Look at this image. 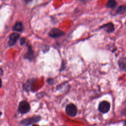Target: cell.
Masks as SVG:
<instances>
[{
	"instance_id": "6da1fadb",
	"label": "cell",
	"mask_w": 126,
	"mask_h": 126,
	"mask_svg": "<svg viewBox=\"0 0 126 126\" xmlns=\"http://www.w3.org/2000/svg\"><path fill=\"white\" fill-rule=\"evenodd\" d=\"M65 112L68 116L70 117H74L77 114V107L73 104H69L65 107Z\"/></svg>"
},
{
	"instance_id": "7a4b0ae2",
	"label": "cell",
	"mask_w": 126,
	"mask_h": 126,
	"mask_svg": "<svg viewBox=\"0 0 126 126\" xmlns=\"http://www.w3.org/2000/svg\"><path fill=\"white\" fill-rule=\"evenodd\" d=\"M18 110L22 114H25L28 112L30 110L29 103L26 101H22L19 105Z\"/></svg>"
},
{
	"instance_id": "3957f363",
	"label": "cell",
	"mask_w": 126,
	"mask_h": 126,
	"mask_svg": "<svg viewBox=\"0 0 126 126\" xmlns=\"http://www.w3.org/2000/svg\"><path fill=\"white\" fill-rule=\"evenodd\" d=\"M98 110L103 113L108 112L110 108V104L106 101H102L100 102L98 105Z\"/></svg>"
},
{
	"instance_id": "277c9868",
	"label": "cell",
	"mask_w": 126,
	"mask_h": 126,
	"mask_svg": "<svg viewBox=\"0 0 126 126\" xmlns=\"http://www.w3.org/2000/svg\"><path fill=\"white\" fill-rule=\"evenodd\" d=\"M40 120V117L39 116L32 117V118H27L23 120L21 122V124L25 126H29L32 124L35 123L39 121Z\"/></svg>"
},
{
	"instance_id": "5b68a950",
	"label": "cell",
	"mask_w": 126,
	"mask_h": 126,
	"mask_svg": "<svg viewBox=\"0 0 126 126\" xmlns=\"http://www.w3.org/2000/svg\"><path fill=\"white\" fill-rule=\"evenodd\" d=\"M64 34L63 31L58 28L52 29L49 32V36L52 38L59 37Z\"/></svg>"
},
{
	"instance_id": "8992f818",
	"label": "cell",
	"mask_w": 126,
	"mask_h": 126,
	"mask_svg": "<svg viewBox=\"0 0 126 126\" xmlns=\"http://www.w3.org/2000/svg\"><path fill=\"white\" fill-rule=\"evenodd\" d=\"M20 35L16 32L11 33L9 37V40L8 44L9 46H12L15 44L18 38H19Z\"/></svg>"
},
{
	"instance_id": "52a82bcc",
	"label": "cell",
	"mask_w": 126,
	"mask_h": 126,
	"mask_svg": "<svg viewBox=\"0 0 126 126\" xmlns=\"http://www.w3.org/2000/svg\"><path fill=\"white\" fill-rule=\"evenodd\" d=\"M99 29H103L105 32H106L108 33L112 32L115 30L114 25L111 22L104 24L103 25L100 27Z\"/></svg>"
},
{
	"instance_id": "ba28073f",
	"label": "cell",
	"mask_w": 126,
	"mask_h": 126,
	"mask_svg": "<svg viewBox=\"0 0 126 126\" xmlns=\"http://www.w3.org/2000/svg\"><path fill=\"white\" fill-rule=\"evenodd\" d=\"M28 51L25 55V58L29 60L30 61H32L33 59V56H34L33 51H32V47L30 45L28 46Z\"/></svg>"
},
{
	"instance_id": "9c48e42d",
	"label": "cell",
	"mask_w": 126,
	"mask_h": 126,
	"mask_svg": "<svg viewBox=\"0 0 126 126\" xmlns=\"http://www.w3.org/2000/svg\"><path fill=\"white\" fill-rule=\"evenodd\" d=\"M119 66L122 70H126V58H120L118 62Z\"/></svg>"
},
{
	"instance_id": "30bf717a",
	"label": "cell",
	"mask_w": 126,
	"mask_h": 126,
	"mask_svg": "<svg viewBox=\"0 0 126 126\" xmlns=\"http://www.w3.org/2000/svg\"><path fill=\"white\" fill-rule=\"evenodd\" d=\"M13 30L14 31H17V32H22L23 30V25L22 22H17L14 26L13 27Z\"/></svg>"
},
{
	"instance_id": "8fae6325",
	"label": "cell",
	"mask_w": 126,
	"mask_h": 126,
	"mask_svg": "<svg viewBox=\"0 0 126 126\" xmlns=\"http://www.w3.org/2000/svg\"><path fill=\"white\" fill-rule=\"evenodd\" d=\"M117 4V2L114 0H109L107 1L106 6L109 8H114Z\"/></svg>"
},
{
	"instance_id": "7c38bea8",
	"label": "cell",
	"mask_w": 126,
	"mask_h": 126,
	"mask_svg": "<svg viewBox=\"0 0 126 126\" xmlns=\"http://www.w3.org/2000/svg\"><path fill=\"white\" fill-rule=\"evenodd\" d=\"M126 7L125 5L119 6L116 9V13L118 14H122L125 12Z\"/></svg>"
},
{
	"instance_id": "4fadbf2b",
	"label": "cell",
	"mask_w": 126,
	"mask_h": 126,
	"mask_svg": "<svg viewBox=\"0 0 126 126\" xmlns=\"http://www.w3.org/2000/svg\"><path fill=\"white\" fill-rule=\"evenodd\" d=\"M26 42V40L25 38H21L20 39V44L23 45Z\"/></svg>"
},
{
	"instance_id": "5bb4252c",
	"label": "cell",
	"mask_w": 126,
	"mask_h": 126,
	"mask_svg": "<svg viewBox=\"0 0 126 126\" xmlns=\"http://www.w3.org/2000/svg\"><path fill=\"white\" fill-rule=\"evenodd\" d=\"M48 82L50 84H52L53 83V80L52 79H48Z\"/></svg>"
},
{
	"instance_id": "9a60e30c",
	"label": "cell",
	"mask_w": 126,
	"mask_h": 126,
	"mask_svg": "<svg viewBox=\"0 0 126 126\" xmlns=\"http://www.w3.org/2000/svg\"><path fill=\"white\" fill-rule=\"evenodd\" d=\"M3 74V71H2V69L1 68H0V76L1 75H2Z\"/></svg>"
},
{
	"instance_id": "2e32d148",
	"label": "cell",
	"mask_w": 126,
	"mask_h": 126,
	"mask_svg": "<svg viewBox=\"0 0 126 126\" xmlns=\"http://www.w3.org/2000/svg\"><path fill=\"white\" fill-rule=\"evenodd\" d=\"M1 86H2V82H1V79H0V88L1 87Z\"/></svg>"
},
{
	"instance_id": "e0dca14e",
	"label": "cell",
	"mask_w": 126,
	"mask_h": 126,
	"mask_svg": "<svg viewBox=\"0 0 126 126\" xmlns=\"http://www.w3.org/2000/svg\"><path fill=\"white\" fill-rule=\"evenodd\" d=\"M32 126H38V125H33Z\"/></svg>"
},
{
	"instance_id": "ac0fdd59",
	"label": "cell",
	"mask_w": 126,
	"mask_h": 126,
	"mask_svg": "<svg viewBox=\"0 0 126 126\" xmlns=\"http://www.w3.org/2000/svg\"><path fill=\"white\" fill-rule=\"evenodd\" d=\"M1 112L0 111V116H1Z\"/></svg>"
}]
</instances>
